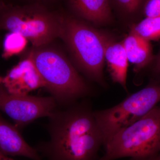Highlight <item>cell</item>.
I'll list each match as a JSON object with an SVG mask.
<instances>
[{
	"label": "cell",
	"instance_id": "6da1fadb",
	"mask_svg": "<svg viewBox=\"0 0 160 160\" xmlns=\"http://www.w3.org/2000/svg\"><path fill=\"white\" fill-rule=\"evenodd\" d=\"M58 106L48 117L49 140L36 149L49 160H95L103 145L93 112L85 103Z\"/></svg>",
	"mask_w": 160,
	"mask_h": 160
},
{
	"label": "cell",
	"instance_id": "7a4b0ae2",
	"mask_svg": "<svg viewBox=\"0 0 160 160\" xmlns=\"http://www.w3.org/2000/svg\"><path fill=\"white\" fill-rule=\"evenodd\" d=\"M46 46L34 47L28 57L58 106H69L89 95L90 87L71 62L62 52Z\"/></svg>",
	"mask_w": 160,
	"mask_h": 160
},
{
	"label": "cell",
	"instance_id": "3957f363",
	"mask_svg": "<svg viewBox=\"0 0 160 160\" xmlns=\"http://www.w3.org/2000/svg\"><path fill=\"white\" fill-rule=\"evenodd\" d=\"M74 15L62 12L60 37L66 43L76 66L90 80L106 86L104 76V32Z\"/></svg>",
	"mask_w": 160,
	"mask_h": 160
},
{
	"label": "cell",
	"instance_id": "277c9868",
	"mask_svg": "<svg viewBox=\"0 0 160 160\" xmlns=\"http://www.w3.org/2000/svg\"><path fill=\"white\" fill-rule=\"evenodd\" d=\"M62 16V12L40 3L16 5L0 0V32L20 33L34 47L60 37Z\"/></svg>",
	"mask_w": 160,
	"mask_h": 160
},
{
	"label": "cell",
	"instance_id": "5b68a950",
	"mask_svg": "<svg viewBox=\"0 0 160 160\" xmlns=\"http://www.w3.org/2000/svg\"><path fill=\"white\" fill-rule=\"evenodd\" d=\"M98 160H153L160 152V106L118 132L104 145Z\"/></svg>",
	"mask_w": 160,
	"mask_h": 160
},
{
	"label": "cell",
	"instance_id": "8992f818",
	"mask_svg": "<svg viewBox=\"0 0 160 160\" xmlns=\"http://www.w3.org/2000/svg\"><path fill=\"white\" fill-rule=\"evenodd\" d=\"M160 102V82H153L117 106L93 112L105 144L115 134L149 113Z\"/></svg>",
	"mask_w": 160,
	"mask_h": 160
},
{
	"label": "cell",
	"instance_id": "52a82bcc",
	"mask_svg": "<svg viewBox=\"0 0 160 160\" xmlns=\"http://www.w3.org/2000/svg\"><path fill=\"white\" fill-rule=\"evenodd\" d=\"M58 106L52 96L12 94L0 85V110L11 118L20 130L38 119L49 117Z\"/></svg>",
	"mask_w": 160,
	"mask_h": 160
},
{
	"label": "cell",
	"instance_id": "ba28073f",
	"mask_svg": "<svg viewBox=\"0 0 160 160\" xmlns=\"http://www.w3.org/2000/svg\"><path fill=\"white\" fill-rule=\"evenodd\" d=\"M3 86L9 93L29 95L31 92L45 87V83L31 59L22 60L3 77Z\"/></svg>",
	"mask_w": 160,
	"mask_h": 160
},
{
	"label": "cell",
	"instance_id": "9c48e42d",
	"mask_svg": "<svg viewBox=\"0 0 160 160\" xmlns=\"http://www.w3.org/2000/svg\"><path fill=\"white\" fill-rule=\"evenodd\" d=\"M0 152L7 156H22L33 160H42L36 148L23 138L21 130L0 113Z\"/></svg>",
	"mask_w": 160,
	"mask_h": 160
},
{
	"label": "cell",
	"instance_id": "30bf717a",
	"mask_svg": "<svg viewBox=\"0 0 160 160\" xmlns=\"http://www.w3.org/2000/svg\"><path fill=\"white\" fill-rule=\"evenodd\" d=\"M105 59L112 80L126 90L128 58L122 41L118 42L104 32Z\"/></svg>",
	"mask_w": 160,
	"mask_h": 160
},
{
	"label": "cell",
	"instance_id": "8fae6325",
	"mask_svg": "<svg viewBox=\"0 0 160 160\" xmlns=\"http://www.w3.org/2000/svg\"><path fill=\"white\" fill-rule=\"evenodd\" d=\"M74 15L87 22L104 26L113 21L109 0H68Z\"/></svg>",
	"mask_w": 160,
	"mask_h": 160
},
{
	"label": "cell",
	"instance_id": "7c38bea8",
	"mask_svg": "<svg viewBox=\"0 0 160 160\" xmlns=\"http://www.w3.org/2000/svg\"><path fill=\"white\" fill-rule=\"evenodd\" d=\"M122 42L128 61L133 64L135 71L139 72L153 62L150 42L130 32Z\"/></svg>",
	"mask_w": 160,
	"mask_h": 160
},
{
	"label": "cell",
	"instance_id": "4fadbf2b",
	"mask_svg": "<svg viewBox=\"0 0 160 160\" xmlns=\"http://www.w3.org/2000/svg\"><path fill=\"white\" fill-rule=\"evenodd\" d=\"M147 0H109L112 9L121 18L133 21L142 14L143 7Z\"/></svg>",
	"mask_w": 160,
	"mask_h": 160
},
{
	"label": "cell",
	"instance_id": "5bb4252c",
	"mask_svg": "<svg viewBox=\"0 0 160 160\" xmlns=\"http://www.w3.org/2000/svg\"><path fill=\"white\" fill-rule=\"evenodd\" d=\"M130 32L147 41L160 40V17H145L132 26Z\"/></svg>",
	"mask_w": 160,
	"mask_h": 160
},
{
	"label": "cell",
	"instance_id": "9a60e30c",
	"mask_svg": "<svg viewBox=\"0 0 160 160\" xmlns=\"http://www.w3.org/2000/svg\"><path fill=\"white\" fill-rule=\"evenodd\" d=\"M28 40L20 33L9 32L5 36L3 40V53L5 59L19 54L27 46Z\"/></svg>",
	"mask_w": 160,
	"mask_h": 160
},
{
	"label": "cell",
	"instance_id": "2e32d148",
	"mask_svg": "<svg viewBox=\"0 0 160 160\" xmlns=\"http://www.w3.org/2000/svg\"><path fill=\"white\" fill-rule=\"evenodd\" d=\"M142 14L145 17H160V0H147L143 7Z\"/></svg>",
	"mask_w": 160,
	"mask_h": 160
},
{
	"label": "cell",
	"instance_id": "e0dca14e",
	"mask_svg": "<svg viewBox=\"0 0 160 160\" xmlns=\"http://www.w3.org/2000/svg\"><path fill=\"white\" fill-rule=\"evenodd\" d=\"M153 71L156 74L160 75V49L156 57H154Z\"/></svg>",
	"mask_w": 160,
	"mask_h": 160
},
{
	"label": "cell",
	"instance_id": "ac0fdd59",
	"mask_svg": "<svg viewBox=\"0 0 160 160\" xmlns=\"http://www.w3.org/2000/svg\"><path fill=\"white\" fill-rule=\"evenodd\" d=\"M0 160H14L0 152Z\"/></svg>",
	"mask_w": 160,
	"mask_h": 160
},
{
	"label": "cell",
	"instance_id": "d6986e66",
	"mask_svg": "<svg viewBox=\"0 0 160 160\" xmlns=\"http://www.w3.org/2000/svg\"><path fill=\"white\" fill-rule=\"evenodd\" d=\"M153 160H160V152L158 155V156L156 158Z\"/></svg>",
	"mask_w": 160,
	"mask_h": 160
},
{
	"label": "cell",
	"instance_id": "ffe728a7",
	"mask_svg": "<svg viewBox=\"0 0 160 160\" xmlns=\"http://www.w3.org/2000/svg\"><path fill=\"white\" fill-rule=\"evenodd\" d=\"M3 77H2V76H0V85L2 84Z\"/></svg>",
	"mask_w": 160,
	"mask_h": 160
}]
</instances>
